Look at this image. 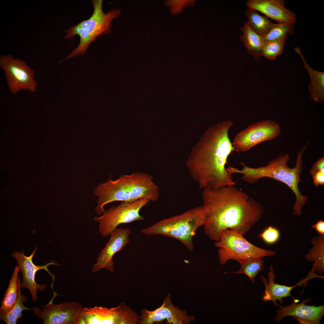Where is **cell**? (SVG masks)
<instances>
[{"label": "cell", "mask_w": 324, "mask_h": 324, "mask_svg": "<svg viewBox=\"0 0 324 324\" xmlns=\"http://www.w3.org/2000/svg\"><path fill=\"white\" fill-rule=\"evenodd\" d=\"M233 125L231 121L226 120L209 127L186 161L189 173L200 189H218L235 184L225 167L229 156L236 151L229 135Z\"/></svg>", "instance_id": "2"}, {"label": "cell", "mask_w": 324, "mask_h": 324, "mask_svg": "<svg viewBox=\"0 0 324 324\" xmlns=\"http://www.w3.org/2000/svg\"><path fill=\"white\" fill-rule=\"evenodd\" d=\"M241 30L243 33L240 36V38L247 48L248 53L255 60L259 61L261 56V47L263 42L262 36L251 28L248 21L244 24Z\"/></svg>", "instance_id": "20"}, {"label": "cell", "mask_w": 324, "mask_h": 324, "mask_svg": "<svg viewBox=\"0 0 324 324\" xmlns=\"http://www.w3.org/2000/svg\"><path fill=\"white\" fill-rule=\"evenodd\" d=\"M312 248L306 255L308 262H314L312 268L314 272L322 274L324 272V235L319 234L311 239Z\"/></svg>", "instance_id": "21"}, {"label": "cell", "mask_w": 324, "mask_h": 324, "mask_svg": "<svg viewBox=\"0 0 324 324\" xmlns=\"http://www.w3.org/2000/svg\"><path fill=\"white\" fill-rule=\"evenodd\" d=\"M259 236L266 243L272 244L276 242L279 239L280 232L276 228L270 226L260 233Z\"/></svg>", "instance_id": "28"}, {"label": "cell", "mask_w": 324, "mask_h": 324, "mask_svg": "<svg viewBox=\"0 0 324 324\" xmlns=\"http://www.w3.org/2000/svg\"><path fill=\"white\" fill-rule=\"evenodd\" d=\"M238 262L240 264V269L230 273L245 274L254 284L256 275L263 269L264 261L261 258H257L241 260Z\"/></svg>", "instance_id": "25"}, {"label": "cell", "mask_w": 324, "mask_h": 324, "mask_svg": "<svg viewBox=\"0 0 324 324\" xmlns=\"http://www.w3.org/2000/svg\"><path fill=\"white\" fill-rule=\"evenodd\" d=\"M285 4L283 0H249L246 2L248 8L262 13L278 23H295L296 14L286 8Z\"/></svg>", "instance_id": "17"}, {"label": "cell", "mask_w": 324, "mask_h": 324, "mask_svg": "<svg viewBox=\"0 0 324 324\" xmlns=\"http://www.w3.org/2000/svg\"><path fill=\"white\" fill-rule=\"evenodd\" d=\"M20 284L17 300L15 305L8 312L0 314V320L7 324H16L18 320L23 317L22 312L23 310H32L35 311L40 309L38 307L27 308L24 306L23 303L27 301L28 298L26 296L22 295Z\"/></svg>", "instance_id": "24"}, {"label": "cell", "mask_w": 324, "mask_h": 324, "mask_svg": "<svg viewBox=\"0 0 324 324\" xmlns=\"http://www.w3.org/2000/svg\"><path fill=\"white\" fill-rule=\"evenodd\" d=\"M139 324H153L165 321L166 324H188L195 320V317L187 314L186 311L179 309L172 304L170 294L164 298L162 305L150 311L142 308Z\"/></svg>", "instance_id": "13"}, {"label": "cell", "mask_w": 324, "mask_h": 324, "mask_svg": "<svg viewBox=\"0 0 324 324\" xmlns=\"http://www.w3.org/2000/svg\"><path fill=\"white\" fill-rule=\"evenodd\" d=\"M94 194L98 197L95 208L97 214L101 215L104 206L114 201H130L142 198L156 201L159 196V188L147 173L134 172L122 175L117 179H109L100 183L95 188Z\"/></svg>", "instance_id": "3"}, {"label": "cell", "mask_w": 324, "mask_h": 324, "mask_svg": "<svg viewBox=\"0 0 324 324\" xmlns=\"http://www.w3.org/2000/svg\"><path fill=\"white\" fill-rule=\"evenodd\" d=\"M294 23L284 22L274 24L269 32L262 36L263 42L278 40L294 33Z\"/></svg>", "instance_id": "27"}, {"label": "cell", "mask_w": 324, "mask_h": 324, "mask_svg": "<svg viewBox=\"0 0 324 324\" xmlns=\"http://www.w3.org/2000/svg\"><path fill=\"white\" fill-rule=\"evenodd\" d=\"M314 184L317 187L324 184V172L319 171L315 173L312 176Z\"/></svg>", "instance_id": "30"}, {"label": "cell", "mask_w": 324, "mask_h": 324, "mask_svg": "<svg viewBox=\"0 0 324 324\" xmlns=\"http://www.w3.org/2000/svg\"><path fill=\"white\" fill-rule=\"evenodd\" d=\"M131 231L128 228H116L110 235V238L97 257L92 271L96 272L102 268L111 272L115 271L113 257L117 252L122 250L130 242Z\"/></svg>", "instance_id": "15"}, {"label": "cell", "mask_w": 324, "mask_h": 324, "mask_svg": "<svg viewBox=\"0 0 324 324\" xmlns=\"http://www.w3.org/2000/svg\"><path fill=\"white\" fill-rule=\"evenodd\" d=\"M310 299L304 300L297 304L298 300L294 299L292 304L280 308L276 311L274 320L279 322L284 317L291 316L301 324H319L324 314V305L316 306L314 305H308L305 304Z\"/></svg>", "instance_id": "16"}, {"label": "cell", "mask_w": 324, "mask_h": 324, "mask_svg": "<svg viewBox=\"0 0 324 324\" xmlns=\"http://www.w3.org/2000/svg\"><path fill=\"white\" fill-rule=\"evenodd\" d=\"M203 206L206 213L204 233L217 242L224 230L243 235L262 216V206L247 193L233 185L202 190Z\"/></svg>", "instance_id": "1"}, {"label": "cell", "mask_w": 324, "mask_h": 324, "mask_svg": "<svg viewBox=\"0 0 324 324\" xmlns=\"http://www.w3.org/2000/svg\"><path fill=\"white\" fill-rule=\"evenodd\" d=\"M36 249L35 247L32 254L28 256L25 255L23 250L20 252H15L12 254V256L16 260L18 267L22 272L23 277L22 281L20 283V287L21 288H26L29 290L34 302H36L38 299V290L43 292L46 287L45 284H39L36 283L35 275L37 272L40 270H44L53 277V275L48 270L47 267L51 265L59 266L57 263L53 262L43 266L35 265L33 262L32 259Z\"/></svg>", "instance_id": "14"}, {"label": "cell", "mask_w": 324, "mask_h": 324, "mask_svg": "<svg viewBox=\"0 0 324 324\" xmlns=\"http://www.w3.org/2000/svg\"><path fill=\"white\" fill-rule=\"evenodd\" d=\"M215 244L218 248L219 260L222 265H224L230 260L238 262L249 259L273 256L276 254L274 250L255 246L248 241L243 235L228 229L221 232L219 240Z\"/></svg>", "instance_id": "7"}, {"label": "cell", "mask_w": 324, "mask_h": 324, "mask_svg": "<svg viewBox=\"0 0 324 324\" xmlns=\"http://www.w3.org/2000/svg\"><path fill=\"white\" fill-rule=\"evenodd\" d=\"M311 226L316 230L319 234L324 235V221L320 220Z\"/></svg>", "instance_id": "31"}, {"label": "cell", "mask_w": 324, "mask_h": 324, "mask_svg": "<svg viewBox=\"0 0 324 324\" xmlns=\"http://www.w3.org/2000/svg\"><path fill=\"white\" fill-rule=\"evenodd\" d=\"M20 270L18 266H16L14 269L8 287L1 302L0 314L9 312L17 301L19 286L20 283L18 277Z\"/></svg>", "instance_id": "22"}, {"label": "cell", "mask_w": 324, "mask_h": 324, "mask_svg": "<svg viewBox=\"0 0 324 324\" xmlns=\"http://www.w3.org/2000/svg\"><path fill=\"white\" fill-rule=\"evenodd\" d=\"M308 145L297 154L296 165L293 168L288 166L287 163L290 158L287 154H286L271 161L264 166L251 168L241 162L243 167L242 170L230 166L228 171L232 174H243L242 179L250 184L256 183L263 178H271L285 184L295 195L296 201L292 209L294 214L299 217L302 214V208L308 199L307 195H303L298 188L299 184L302 181L300 176L302 171V154Z\"/></svg>", "instance_id": "4"}, {"label": "cell", "mask_w": 324, "mask_h": 324, "mask_svg": "<svg viewBox=\"0 0 324 324\" xmlns=\"http://www.w3.org/2000/svg\"><path fill=\"white\" fill-rule=\"evenodd\" d=\"M0 67L3 70L8 88L15 94L22 90L34 92L38 86L35 71L24 60L9 54L0 57Z\"/></svg>", "instance_id": "9"}, {"label": "cell", "mask_w": 324, "mask_h": 324, "mask_svg": "<svg viewBox=\"0 0 324 324\" xmlns=\"http://www.w3.org/2000/svg\"><path fill=\"white\" fill-rule=\"evenodd\" d=\"M140 315L124 302L117 307L83 308L78 324H139Z\"/></svg>", "instance_id": "10"}, {"label": "cell", "mask_w": 324, "mask_h": 324, "mask_svg": "<svg viewBox=\"0 0 324 324\" xmlns=\"http://www.w3.org/2000/svg\"><path fill=\"white\" fill-rule=\"evenodd\" d=\"M150 201L146 198L123 201L118 206H112L108 209L105 210L100 217H95L94 218L95 221L99 223V232L102 236H107L120 224L144 220L145 218L140 215V211Z\"/></svg>", "instance_id": "8"}, {"label": "cell", "mask_w": 324, "mask_h": 324, "mask_svg": "<svg viewBox=\"0 0 324 324\" xmlns=\"http://www.w3.org/2000/svg\"><path fill=\"white\" fill-rule=\"evenodd\" d=\"M206 213L203 205L162 220L141 230L147 235H160L176 239L190 251L194 250L193 238L197 230L204 226Z\"/></svg>", "instance_id": "5"}, {"label": "cell", "mask_w": 324, "mask_h": 324, "mask_svg": "<svg viewBox=\"0 0 324 324\" xmlns=\"http://www.w3.org/2000/svg\"><path fill=\"white\" fill-rule=\"evenodd\" d=\"M42 306V309L35 311L34 314L44 324H78L83 308L75 301L55 304L52 299Z\"/></svg>", "instance_id": "12"}, {"label": "cell", "mask_w": 324, "mask_h": 324, "mask_svg": "<svg viewBox=\"0 0 324 324\" xmlns=\"http://www.w3.org/2000/svg\"><path fill=\"white\" fill-rule=\"evenodd\" d=\"M245 15L251 28L258 34L266 35L274 25L267 17L259 15L256 10L248 8L245 11Z\"/></svg>", "instance_id": "23"}, {"label": "cell", "mask_w": 324, "mask_h": 324, "mask_svg": "<svg viewBox=\"0 0 324 324\" xmlns=\"http://www.w3.org/2000/svg\"><path fill=\"white\" fill-rule=\"evenodd\" d=\"M296 52L302 58L304 67L310 77V82L308 86L311 98L317 102L324 101V72L310 67L302 55L300 49L294 48Z\"/></svg>", "instance_id": "19"}, {"label": "cell", "mask_w": 324, "mask_h": 324, "mask_svg": "<svg viewBox=\"0 0 324 324\" xmlns=\"http://www.w3.org/2000/svg\"><path fill=\"white\" fill-rule=\"evenodd\" d=\"M268 282L267 279L263 276H262L261 278L265 286V293L263 297V300L266 302L272 301L275 305L280 307V306L276 302L277 300L282 304L284 302L282 300L283 298L289 296L292 297L290 292L294 288L298 286L302 285L309 280L315 278L312 273L308 272L306 278L300 280L294 286H287L279 284L274 282L275 275L274 272V268L272 265L270 266V270L268 273Z\"/></svg>", "instance_id": "18"}, {"label": "cell", "mask_w": 324, "mask_h": 324, "mask_svg": "<svg viewBox=\"0 0 324 324\" xmlns=\"http://www.w3.org/2000/svg\"><path fill=\"white\" fill-rule=\"evenodd\" d=\"M92 3L94 10L88 19L64 30L66 33L64 38L70 39L77 35L80 37V41L78 46L60 62L76 56L85 54L92 43L94 42L97 38L110 31L111 22L118 16L119 11L113 9L104 13L102 10V0H93Z\"/></svg>", "instance_id": "6"}, {"label": "cell", "mask_w": 324, "mask_h": 324, "mask_svg": "<svg viewBox=\"0 0 324 324\" xmlns=\"http://www.w3.org/2000/svg\"><path fill=\"white\" fill-rule=\"evenodd\" d=\"M280 125L266 119L251 124L237 134L232 144L236 151L244 152L259 143L272 140L280 134Z\"/></svg>", "instance_id": "11"}, {"label": "cell", "mask_w": 324, "mask_h": 324, "mask_svg": "<svg viewBox=\"0 0 324 324\" xmlns=\"http://www.w3.org/2000/svg\"><path fill=\"white\" fill-rule=\"evenodd\" d=\"M322 171L324 172V158L322 157L313 165L311 170H310V173L312 176L315 173Z\"/></svg>", "instance_id": "29"}, {"label": "cell", "mask_w": 324, "mask_h": 324, "mask_svg": "<svg viewBox=\"0 0 324 324\" xmlns=\"http://www.w3.org/2000/svg\"><path fill=\"white\" fill-rule=\"evenodd\" d=\"M287 37L275 40L263 42L261 49V56L273 60L282 53Z\"/></svg>", "instance_id": "26"}]
</instances>
